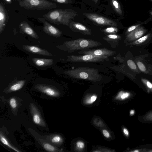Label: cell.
I'll return each mask as SVG.
<instances>
[{
  "mask_svg": "<svg viewBox=\"0 0 152 152\" xmlns=\"http://www.w3.org/2000/svg\"><path fill=\"white\" fill-rule=\"evenodd\" d=\"M77 15V12L72 9H58L44 14L43 17L53 24L68 26L72 20Z\"/></svg>",
  "mask_w": 152,
  "mask_h": 152,
  "instance_id": "obj_1",
  "label": "cell"
},
{
  "mask_svg": "<svg viewBox=\"0 0 152 152\" xmlns=\"http://www.w3.org/2000/svg\"><path fill=\"white\" fill-rule=\"evenodd\" d=\"M98 70L90 67H78L65 71L64 73L74 78L96 81L102 78Z\"/></svg>",
  "mask_w": 152,
  "mask_h": 152,
  "instance_id": "obj_2",
  "label": "cell"
},
{
  "mask_svg": "<svg viewBox=\"0 0 152 152\" xmlns=\"http://www.w3.org/2000/svg\"><path fill=\"white\" fill-rule=\"evenodd\" d=\"M101 45V43L97 41L80 38L65 42L61 47L64 50L72 53L77 50L98 47Z\"/></svg>",
  "mask_w": 152,
  "mask_h": 152,
  "instance_id": "obj_3",
  "label": "cell"
},
{
  "mask_svg": "<svg viewBox=\"0 0 152 152\" xmlns=\"http://www.w3.org/2000/svg\"><path fill=\"white\" fill-rule=\"evenodd\" d=\"M19 5L28 10H48L56 8L57 4L48 0H19Z\"/></svg>",
  "mask_w": 152,
  "mask_h": 152,
  "instance_id": "obj_4",
  "label": "cell"
},
{
  "mask_svg": "<svg viewBox=\"0 0 152 152\" xmlns=\"http://www.w3.org/2000/svg\"><path fill=\"white\" fill-rule=\"evenodd\" d=\"M108 58L107 56H97L91 54L73 55L68 56L66 60L72 62H103Z\"/></svg>",
  "mask_w": 152,
  "mask_h": 152,
  "instance_id": "obj_5",
  "label": "cell"
},
{
  "mask_svg": "<svg viewBox=\"0 0 152 152\" xmlns=\"http://www.w3.org/2000/svg\"><path fill=\"white\" fill-rule=\"evenodd\" d=\"M83 14L89 19L99 25L114 26L117 25L115 21L96 14L85 13Z\"/></svg>",
  "mask_w": 152,
  "mask_h": 152,
  "instance_id": "obj_6",
  "label": "cell"
},
{
  "mask_svg": "<svg viewBox=\"0 0 152 152\" xmlns=\"http://www.w3.org/2000/svg\"><path fill=\"white\" fill-rule=\"evenodd\" d=\"M39 21L43 24L42 29L48 34L54 37H59L62 34V32L55 27L50 24L43 17L38 18Z\"/></svg>",
  "mask_w": 152,
  "mask_h": 152,
  "instance_id": "obj_7",
  "label": "cell"
},
{
  "mask_svg": "<svg viewBox=\"0 0 152 152\" xmlns=\"http://www.w3.org/2000/svg\"><path fill=\"white\" fill-rule=\"evenodd\" d=\"M78 53L84 55L91 54L97 56L109 57L113 55L116 53V52L106 48H103L89 50H82L78 52Z\"/></svg>",
  "mask_w": 152,
  "mask_h": 152,
  "instance_id": "obj_8",
  "label": "cell"
},
{
  "mask_svg": "<svg viewBox=\"0 0 152 152\" xmlns=\"http://www.w3.org/2000/svg\"><path fill=\"white\" fill-rule=\"evenodd\" d=\"M35 88L38 91L50 96L57 97L59 95V93L57 90L50 86L38 84L35 86Z\"/></svg>",
  "mask_w": 152,
  "mask_h": 152,
  "instance_id": "obj_9",
  "label": "cell"
},
{
  "mask_svg": "<svg viewBox=\"0 0 152 152\" xmlns=\"http://www.w3.org/2000/svg\"><path fill=\"white\" fill-rule=\"evenodd\" d=\"M22 47L25 50L33 53L45 56H53L52 54L47 50L36 46L24 45Z\"/></svg>",
  "mask_w": 152,
  "mask_h": 152,
  "instance_id": "obj_10",
  "label": "cell"
},
{
  "mask_svg": "<svg viewBox=\"0 0 152 152\" xmlns=\"http://www.w3.org/2000/svg\"><path fill=\"white\" fill-rule=\"evenodd\" d=\"M20 32L25 34L31 37L36 39L39 38V36L30 25L26 22H21L19 24Z\"/></svg>",
  "mask_w": 152,
  "mask_h": 152,
  "instance_id": "obj_11",
  "label": "cell"
},
{
  "mask_svg": "<svg viewBox=\"0 0 152 152\" xmlns=\"http://www.w3.org/2000/svg\"><path fill=\"white\" fill-rule=\"evenodd\" d=\"M70 28L75 32H79L81 34L87 35L91 34V30L83 24L76 22H71L69 24Z\"/></svg>",
  "mask_w": 152,
  "mask_h": 152,
  "instance_id": "obj_12",
  "label": "cell"
},
{
  "mask_svg": "<svg viewBox=\"0 0 152 152\" xmlns=\"http://www.w3.org/2000/svg\"><path fill=\"white\" fill-rule=\"evenodd\" d=\"M9 19L7 10L2 3H0V33L4 31L6 24Z\"/></svg>",
  "mask_w": 152,
  "mask_h": 152,
  "instance_id": "obj_13",
  "label": "cell"
},
{
  "mask_svg": "<svg viewBox=\"0 0 152 152\" xmlns=\"http://www.w3.org/2000/svg\"><path fill=\"white\" fill-rule=\"evenodd\" d=\"M145 32V30L142 27L139 26L135 29L129 33L126 38L129 41L137 40L141 37Z\"/></svg>",
  "mask_w": 152,
  "mask_h": 152,
  "instance_id": "obj_14",
  "label": "cell"
},
{
  "mask_svg": "<svg viewBox=\"0 0 152 152\" xmlns=\"http://www.w3.org/2000/svg\"><path fill=\"white\" fill-rule=\"evenodd\" d=\"M32 60L35 65L40 67L51 66L53 64V60L51 59L33 58Z\"/></svg>",
  "mask_w": 152,
  "mask_h": 152,
  "instance_id": "obj_15",
  "label": "cell"
},
{
  "mask_svg": "<svg viewBox=\"0 0 152 152\" xmlns=\"http://www.w3.org/2000/svg\"><path fill=\"white\" fill-rule=\"evenodd\" d=\"M134 97L132 93L128 91H121L117 94L115 98L117 100L124 101L131 98H133Z\"/></svg>",
  "mask_w": 152,
  "mask_h": 152,
  "instance_id": "obj_16",
  "label": "cell"
},
{
  "mask_svg": "<svg viewBox=\"0 0 152 152\" xmlns=\"http://www.w3.org/2000/svg\"><path fill=\"white\" fill-rule=\"evenodd\" d=\"M26 81L22 80L18 81L12 84L8 89V91H14L21 89L24 85Z\"/></svg>",
  "mask_w": 152,
  "mask_h": 152,
  "instance_id": "obj_17",
  "label": "cell"
},
{
  "mask_svg": "<svg viewBox=\"0 0 152 152\" xmlns=\"http://www.w3.org/2000/svg\"><path fill=\"white\" fill-rule=\"evenodd\" d=\"M140 121L143 123H152V110L147 112L142 116H139Z\"/></svg>",
  "mask_w": 152,
  "mask_h": 152,
  "instance_id": "obj_18",
  "label": "cell"
},
{
  "mask_svg": "<svg viewBox=\"0 0 152 152\" xmlns=\"http://www.w3.org/2000/svg\"><path fill=\"white\" fill-rule=\"evenodd\" d=\"M121 37L115 34H110L106 35L103 39L107 42H114L120 39Z\"/></svg>",
  "mask_w": 152,
  "mask_h": 152,
  "instance_id": "obj_19",
  "label": "cell"
},
{
  "mask_svg": "<svg viewBox=\"0 0 152 152\" xmlns=\"http://www.w3.org/2000/svg\"><path fill=\"white\" fill-rule=\"evenodd\" d=\"M0 140L1 141L4 145L7 146L8 147L13 149L14 151L18 152H21L20 151H19L17 149L15 148L14 147L12 146L9 142L4 137L3 135L1 133L0 134Z\"/></svg>",
  "mask_w": 152,
  "mask_h": 152,
  "instance_id": "obj_20",
  "label": "cell"
},
{
  "mask_svg": "<svg viewBox=\"0 0 152 152\" xmlns=\"http://www.w3.org/2000/svg\"><path fill=\"white\" fill-rule=\"evenodd\" d=\"M112 5L115 11L118 14L121 15L122 13L120 5L117 0H111Z\"/></svg>",
  "mask_w": 152,
  "mask_h": 152,
  "instance_id": "obj_21",
  "label": "cell"
},
{
  "mask_svg": "<svg viewBox=\"0 0 152 152\" xmlns=\"http://www.w3.org/2000/svg\"><path fill=\"white\" fill-rule=\"evenodd\" d=\"M33 119L34 122L36 124L41 125L42 120L40 116L37 112H35L33 113Z\"/></svg>",
  "mask_w": 152,
  "mask_h": 152,
  "instance_id": "obj_22",
  "label": "cell"
},
{
  "mask_svg": "<svg viewBox=\"0 0 152 152\" xmlns=\"http://www.w3.org/2000/svg\"><path fill=\"white\" fill-rule=\"evenodd\" d=\"M43 146L44 149L48 151L55 152L56 151V148L48 143H44L43 145Z\"/></svg>",
  "mask_w": 152,
  "mask_h": 152,
  "instance_id": "obj_23",
  "label": "cell"
},
{
  "mask_svg": "<svg viewBox=\"0 0 152 152\" xmlns=\"http://www.w3.org/2000/svg\"><path fill=\"white\" fill-rule=\"evenodd\" d=\"M118 31L117 28L114 27H109L103 30V31L104 32L112 34H115Z\"/></svg>",
  "mask_w": 152,
  "mask_h": 152,
  "instance_id": "obj_24",
  "label": "cell"
},
{
  "mask_svg": "<svg viewBox=\"0 0 152 152\" xmlns=\"http://www.w3.org/2000/svg\"><path fill=\"white\" fill-rule=\"evenodd\" d=\"M142 80L147 88V92L148 93H152V83L145 79H143Z\"/></svg>",
  "mask_w": 152,
  "mask_h": 152,
  "instance_id": "obj_25",
  "label": "cell"
},
{
  "mask_svg": "<svg viewBox=\"0 0 152 152\" xmlns=\"http://www.w3.org/2000/svg\"><path fill=\"white\" fill-rule=\"evenodd\" d=\"M97 98V96L96 95H93L86 100L85 103L87 104H92L96 101Z\"/></svg>",
  "mask_w": 152,
  "mask_h": 152,
  "instance_id": "obj_26",
  "label": "cell"
},
{
  "mask_svg": "<svg viewBox=\"0 0 152 152\" xmlns=\"http://www.w3.org/2000/svg\"><path fill=\"white\" fill-rule=\"evenodd\" d=\"M148 37L149 35L148 34L142 37H140L136 40L133 43V44H139L142 43L145 41L148 38Z\"/></svg>",
  "mask_w": 152,
  "mask_h": 152,
  "instance_id": "obj_27",
  "label": "cell"
},
{
  "mask_svg": "<svg viewBox=\"0 0 152 152\" xmlns=\"http://www.w3.org/2000/svg\"><path fill=\"white\" fill-rule=\"evenodd\" d=\"M128 66L132 69L135 70L137 69L136 66L134 61L132 60L129 59L127 61Z\"/></svg>",
  "mask_w": 152,
  "mask_h": 152,
  "instance_id": "obj_28",
  "label": "cell"
},
{
  "mask_svg": "<svg viewBox=\"0 0 152 152\" xmlns=\"http://www.w3.org/2000/svg\"><path fill=\"white\" fill-rule=\"evenodd\" d=\"M51 140L54 143H59L61 141L62 139L61 137L59 135H55L52 137Z\"/></svg>",
  "mask_w": 152,
  "mask_h": 152,
  "instance_id": "obj_29",
  "label": "cell"
},
{
  "mask_svg": "<svg viewBox=\"0 0 152 152\" xmlns=\"http://www.w3.org/2000/svg\"><path fill=\"white\" fill-rule=\"evenodd\" d=\"M10 104L11 107L14 109L17 106V103L15 99L14 98H11L10 100Z\"/></svg>",
  "mask_w": 152,
  "mask_h": 152,
  "instance_id": "obj_30",
  "label": "cell"
},
{
  "mask_svg": "<svg viewBox=\"0 0 152 152\" xmlns=\"http://www.w3.org/2000/svg\"><path fill=\"white\" fill-rule=\"evenodd\" d=\"M76 146L77 148L80 150L83 149L85 147L84 143L81 141H78L76 142Z\"/></svg>",
  "mask_w": 152,
  "mask_h": 152,
  "instance_id": "obj_31",
  "label": "cell"
},
{
  "mask_svg": "<svg viewBox=\"0 0 152 152\" xmlns=\"http://www.w3.org/2000/svg\"><path fill=\"white\" fill-rule=\"evenodd\" d=\"M137 65L140 69L142 72H145L146 71V68L145 65L141 61H139L137 63Z\"/></svg>",
  "mask_w": 152,
  "mask_h": 152,
  "instance_id": "obj_32",
  "label": "cell"
},
{
  "mask_svg": "<svg viewBox=\"0 0 152 152\" xmlns=\"http://www.w3.org/2000/svg\"><path fill=\"white\" fill-rule=\"evenodd\" d=\"M53 2L61 4H69L71 3V0H51Z\"/></svg>",
  "mask_w": 152,
  "mask_h": 152,
  "instance_id": "obj_33",
  "label": "cell"
},
{
  "mask_svg": "<svg viewBox=\"0 0 152 152\" xmlns=\"http://www.w3.org/2000/svg\"><path fill=\"white\" fill-rule=\"evenodd\" d=\"M140 24H138L135 25H134L132 26L129 28L127 29L126 33H128L129 32H130L131 31H132L134 29H135L136 28L139 26Z\"/></svg>",
  "mask_w": 152,
  "mask_h": 152,
  "instance_id": "obj_34",
  "label": "cell"
},
{
  "mask_svg": "<svg viewBox=\"0 0 152 152\" xmlns=\"http://www.w3.org/2000/svg\"><path fill=\"white\" fill-rule=\"evenodd\" d=\"M123 132L124 135L127 137L129 136V133L128 129L125 127L123 128Z\"/></svg>",
  "mask_w": 152,
  "mask_h": 152,
  "instance_id": "obj_35",
  "label": "cell"
},
{
  "mask_svg": "<svg viewBox=\"0 0 152 152\" xmlns=\"http://www.w3.org/2000/svg\"><path fill=\"white\" fill-rule=\"evenodd\" d=\"M102 133L104 136L107 138H109L110 137V134L107 130L103 129L102 131Z\"/></svg>",
  "mask_w": 152,
  "mask_h": 152,
  "instance_id": "obj_36",
  "label": "cell"
},
{
  "mask_svg": "<svg viewBox=\"0 0 152 152\" xmlns=\"http://www.w3.org/2000/svg\"><path fill=\"white\" fill-rule=\"evenodd\" d=\"M135 114V111L134 109H131L129 111V115L131 116H133Z\"/></svg>",
  "mask_w": 152,
  "mask_h": 152,
  "instance_id": "obj_37",
  "label": "cell"
},
{
  "mask_svg": "<svg viewBox=\"0 0 152 152\" xmlns=\"http://www.w3.org/2000/svg\"><path fill=\"white\" fill-rule=\"evenodd\" d=\"M5 2L8 4H11L13 1L15 0H3Z\"/></svg>",
  "mask_w": 152,
  "mask_h": 152,
  "instance_id": "obj_38",
  "label": "cell"
},
{
  "mask_svg": "<svg viewBox=\"0 0 152 152\" xmlns=\"http://www.w3.org/2000/svg\"><path fill=\"white\" fill-rule=\"evenodd\" d=\"M142 150H140V149H134L133 150H132V151H130L131 152H139L142 151Z\"/></svg>",
  "mask_w": 152,
  "mask_h": 152,
  "instance_id": "obj_39",
  "label": "cell"
},
{
  "mask_svg": "<svg viewBox=\"0 0 152 152\" xmlns=\"http://www.w3.org/2000/svg\"><path fill=\"white\" fill-rule=\"evenodd\" d=\"M93 0L95 2L97 3L98 1V0Z\"/></svg>",
  "mask_w": 152,
  "mask_h": 152,
  "instance_id": "obj_40",
  "label": "cell"
},
{
  "mask_svg": "<svg viewBox=\"0 0 152 152\" xmlns=\"http://www.w3.org/2000/svg\"><path fill=\"white\" fill-rule=\"evenodd\" d=\"M148 151V152H152V150H148V151Z\"/></svg>",
  "mask_w": 152,
  "mask_h": 152,
  "instance_id": "obj_41",
  "label": "cell"
},
{
  "mask_svg": "<svg viewBox=\"0 0 152 152\" xmlns=\"http://www.w3.org/2000/svg\"><path fill=\"white\" fill-rule=\"evenodd\" d=\"M151 15H152V12H151Z\"/></svg>",
  "mask_w": 152,
  "mask_h": 152,
  "instance_id": "obj_42",
  "label": "cell"
},
{
  "mask_svg": "<svg viewBox=\"0 0 152 152\" xmlns=\"http://www.w3.org/2000/svg\"><path fill=\"white\" fill-rule=\"evenodd\" d=\"M151 1H152V0H151Z\"/></svg>",
  "mask_w": 152,
  "mask_h": 152,
  "instance_id": "obj_43",
  "label": "cell"
}]
</instances>
